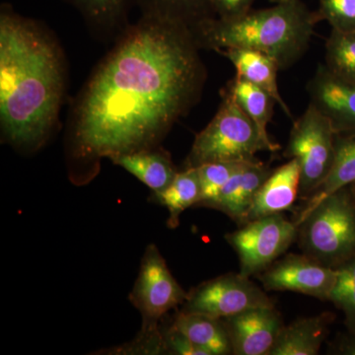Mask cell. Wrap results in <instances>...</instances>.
<instances>
[{
	"instance_id": "cell-23",
	"label": "cell",
	"mask_w": 355,
	"mask_h": 355,
	"mask_svg": "<svg viewBox=\"0 0 355 355\" xmlns=\"http://www.w3.org/2000/svg\"><path fill=\"white\" fill-rule=\"evenodd\" d=\"M324 64L334 76L355 84V33L331 30L326 41Z\"/></svg>"
},
{
	"instance_id": "cell-28",
	"label": "cell",
	"mask_w": 355,
	"mask_h": 355,
	"mask_svg": "<svg viewBox=\"0 0 355 355\" xmlns=\"http://www.w3.org/2000/svg\"><path fill=\"white\" fill-rule=\"evenodd\" d=\"M165 349L169 350L172 354L181 355H209L207 350L198 347L190 338H187L179 331L170 328L169 331L163 336Z\"/></svg>"
},
{
	"instance_id": "cell-27",
	"label": "cell",
	"mask_w": 355,
	"mask_h": 355,
	"mask_svg": "<svg viewBox=\"0 0 355 355\" xmlns=\"http://www.w3.org/2000/svg\"><path fill=\"white\" fill-rule=\"evenodd\" d=\"M315 13L318 22L326 21L334 31L355 33V0H320Z\"/></svg>"
},
{
	"instance_id": "cell-15",
	"label": "cell",
	"mask_w": 355,
	"mask_h": 355,
	"mask_svg": "<svg viewBox=\"0 0 355 355\" xmlns=\"http://www.w3.org/2000/svg\"><path fill=\"white\" fill-rule=\"evenodd\" d=\"M236 69V76L254 84L270 95L287 116L292 119L291 109L280 95L277 85L279 64L275 58L265 53L248 49L231 48L218 51Z\"/></svg>"
},
{
	"instance_id": "cell-13",
	"label": "cell",
	"mask_w": 355,
	"mask_h": 355,
	"mask_svg": "<svg viewBox=\"0 0 355 355\" xmlns=\"http://www.w3.org/2000/svg\"><path fill=\"white\" fill-rule=\"evenodd\" d=\"M300 165L296 159H289L286 164L273 170L261 184L243 224L291 209L300 195Z\"/></svg>"
},
{
	"instance_id": "cell-12",
	"label": "cell",
	"mask_w": 355,
	"mask_h": 355,
	"mask_svg": "<svg viewBox=\"0 0 355 355\" xmlns=\"http://www.w3.org/2000/svg\"><path fill=\"white\" fill-rule=\"evenodd\" d=\"M306 90L311 104L331 121L336 133H355V84L334 76L322 64Z\"/></svg>"
},
{
	"instance_id": "cell-6",
	"label": "cell",
	"mask_w": 355,
	"mask_h": 355,
	"mask_svg": "<svg viewBox=\"0 0 355 355\" xmlns=\"http://www.w3.org/2000/svg\"><path fill=\"white\" fill-rule=\"evenodd\" d=\"M187 297L188 294L173 277L157 247L149 245L130 295V302L142 316L140 342L158 343L165 349L163 336L158 331L159 320L170 310L184 304Z\"/></svg>"
},
{
	"instance_id": "cell-1",
	"label": "cell",
	"mask_w": 355,
	"mask_h": 355,
	"mask_svg": "<svg viewBox=\"0 0 355 355\" xmlns=\"http://www.w3.org/2000/svg\"><path fill=\"white\" fill-rule=\"evenodd\" d=\"M188 26L144 16L96 69L72 120L77 159L148 150L200 100L207 78Z\"/></svg>"
},
{
	"instance_id": "cell-32",
	"label": "cell",
	"mask_w": 355,
	"mask_h": 355,
	"mask_svg": "<svg viewBox=\"0 0 355 355\" xmlns=\"http://www.w3.org/2000/svg\"><path fill=\"white\" fill-rule=\"evenodd\" d=\"M352 191H354V198H355V183L352 184Z\"/></svg>"
},
{
	"instance_id": "cell-24",
	"label": "cell",
	"mask_w": 355,
	"mask_h": 355,
	"mask_svg": "<svg viewBox=\"0 0 355 355\" xmlns=\"http://www.w3.org/2000/svg\"><path fill=\"white\" fill-rule=\"evenodd\" d=\"M254 161V160H253ZM252 161H220L198 166L202 196L197 205L209 207L236 173Z\"/></svg>"
},
{
	"instance_id": "cell-31",
	"label": "cell",
	"mask_w": 355,
	"mask_h": 355,
	"mask_svg": "<svg viewBox=\"0 0 355 355\" xmlns=\"http://www.w3.org/2000/svg\"><path fill=\"white\" fill-rule=\"evenodd\" d=\"M273 3H280V2L288 1V0H270Z\"/></svg>"
},
{
	"instance_id": "cell-5",
	"label": "cell",
	"mask_w": 355,
	"mask_h": 355,
	"mask_svg": "<svg viewBox=\"0 0 355 355\" xmlns=\"http://www.w3.org/2000/svg\"><path fill=\"white\" fill-rule=\"evenodd\" d=\"M304 254L336 268L355 258V198L352 186L322 200L298 225Z\"/></svg>"
},
{
	"instance_id": "cell-7",
	"label": "cell",
	"mask_w": 355,
	"mask_h": 355,
	"mask_svg": "<svg viewBox=\"0 0 355 355\" xmlns=\"http://www.w3.org/2000/svg\"><path fill=\"white\" fill-rule=\"evenodd\" d=\"M336 132L319 109L309 104L294 121L284 156L300 165V195L307 198L330 172L335 158Z\"/></svg>"
},
{
	"instance_id": "cell-29",
	"label": "cell",
	"mask_w": 355,
	"mask_h": 355,
	"mask_svg": "<svg viewBox=\"0 0 355 355\" xmlns=\"http://www.w3.org/2000/svg\"><path fill=\"white\" fill-rule=\"evenodd\" d=\"M256 0H210L217 18L234 19L249 12Z\"/></svg>"
},
{
	"instance_id": "cell-19",
	"label": "cell",
	"mask_w": 355,
	"mask_h": 355,
	"mask_svg": "<svg viewBox=\"0 0 355 355\" xmlns=\"http://www.w3.org/2000/svg\"><path fill=\"white\" fill-rule=\"evenodd\" d=\"M172 328L207 350L209 355L232 354L230 338L222 319L182 311L177 315Z\"/></svg>"
},
{
	"instance_id": "cell-22",
	"label": "cell",
	"mask_w": 355,
	"mask_h": 355,
	"mask_svg": "<svg viewBox=\"0 0 355 355\" xmlns=\"http://www.w3.org/2000/svg\"><path fill=\"white\" fill-rule=\"evenodd\" d=\"M225 91L232 96L238 106L254 121L261 135L266 140L272 141L268 135V125L272 121L273 107L277 103L270 95L263 89L238 76L229 83Z\"/></svg>"
},
{
	"instance_id": "cell-9",
	"label": "cell",
	"mask_w": 355,
	"mask_h": 355,
	"mask_svg": "<svg viewBox=\"0 0 355 355\" xmlns=\"http://www.w3.org/2000/svg\"><path fill=\"white\" fill-rule=\"evenodd\" d=\"M272 306H275L272 301L265 291L250 282V277L241 273H229L193 289L182 311L225 319L253 308Z\"/></svg>"
},
{
	"instance_id": "cell-18",
	"label": "cell",
	"mask_w": 355,
	"mask_h": 355,
	"mask_svg": "<svg viewBox=\"0 0 355 355\" xmlns=\"http://www.w3.org/2000/svg\"><path fill=\"white\" fill-rule=\"evenodd\" d=\"M111 160L137 177L154 193L164 191L178 173L169 155L154 149L121 154L112 157Z\"/></svg>"
},
{
	"instance_id": "cell-4",
	"label": "cell",
	"mask_w": 355,
	"mask_h": 355,
	"mask_svg": "<svg viewBox=\"0 0 355 355\" xmlns=\"http://www.w3.org/2000/svg\"><path fill=\"white\" fill-rule=\"evenodd\" d=\"M279 149V144L261 135L254 121L225 91L216 116L196 137L187 168L220 161L257 160V153Z\"/></svg>"
},
{
	"instance_id": "cell-10",
	"label": "cell",
	"mask_w": 355,
	"mask_h": 355,
	"mask_svg": "<svg viewBox=\"0 0 355 355\" xmlns=\"http://www.w3.org/2000/svg\"><path fill=\"white\" fill-rule=\"evenodd\" d=\"M338 279V270L308 254H291L260 273L266 291H292L328 300Z\"/></svg>"
},
{
	"instance_id": "cell-21",
	"label": "cell",
	"mask_w": 355,
	"mask_h": 355,
	"mask_svg": "<svg viewBox=\"0 0 355 355\" xmlns=\"http://www.w3.org/2000/svg\"><path fill=\"white\" fill-rule=\"evenodd\" d=\"M144 16L175 21L190 29L216 17L210 0H137Z\"/></svg>"
},
{
	"instance_id": "cell-25",
	"label": "cell",
	"mask_w": 355,
	"mask_h": 355,
	"mask_svg": "<svg viewBox=\"0 0 355 355\" xmlns=\"http://www.w3.org/2000/svg\"><path fill=\"white\" fill-rule=\"evenodd\" d=\"M91 24L113 29L125 20L130 0H70Z\"/></svg>"
},
{
	"instance_id": "cell-11",
	"label": "cell",
	"mask_w": 355,
	"mask_h": 355,
	"mask_svg": "<svg viewBox=\"0 0 355 355\" xmlns=\"http://www.w3.org/2000/svg\"><path fill=\"white\" fill-rule=\"evenodd\" d=\"M222 321L236 355L270 354L284 327L275 306L253 308Z\"/></svg>"
},
{
	"instance_id": "cell-2",
	"label": "cell",
	"mask_w": 355,
	"mask_h": 355,
	"mask_svg": "<svg viewBox=\"0 0 355 355\" xmlns=\"http://www.w3.org/2000/svg\"><path fill=\"white\" fill-rule=\"evenodd\" d=\"M64 62L42 26L14 13L0 14V121L7 141L38 148L58 120L64 90Z\"/></svg>"
},
{
	"instance_id": "cell-26",
	"label": "cell",
	"mask_w": 355,
	"mask_h": 355,
	"mask_svg": "<svg viewBox=\"0 0 355 355\" xmlns=\"http://www.w3.org/2000/svg\"><path fill=\"white\" fill-rule=\"evenodd\" d=\"M336 270L338 279L329 301L343 311L349 335L355 336V258Z\"/></svg>"
},
{
	"instance_id": "cell-8",
	"label": "cell",
	"mask_w": 355,
	"mask_h": 355,
	"mask_svg": "<svg viewBox=\"0 0 355 355\" xmlns=\"http://www.w3.org/2000/svg\"><path fill=\"white\" fill-rule=\"evenodd\" d=\"M297 235V225L277 214L247 222L225 238L239 257L240 273L250 277L272 265Z\"/></svg>"
},
{
	"instance_id": "cell-20",
	"label": "cell",
	"mask_w": 355,
	"mask_h": 355,
	"mask_svg": "<svg viewBox=\"0 0 355 355\" xmlns=\"http://www.w3.org/2000/svg\"><path fill=\"white\" fill-rule=\"evenodd\" d=\"M154 196L169 211V227H177L179 217L184 210L200 202L202 188L198 168H187L183 172H178L172 183L164 191Z\"/></svg>"
},
{
	"instance_id": "cell-30",
	"label": "cell",
	"mask_w": 355,
	"mask_h": 355,
	"mask_svg": "<svg viewBox=\"0 0 355 355\" xmlns=\"http://www.w3.org/2000/svg\"><path fill=\"white\" fill-rule=\"evenodd\" d=\"M340 354L355 355V336L349 335L343 338L338 347Z\"/></svg>"
},
{
	"instance_id": "cell-14",
	"label": "cell",
	"mask_w": 355,
	"mask_h": 355,
	"mask_svg": "<svg viewBox=\"0 0 355 355\" xmlns=\"http://www.w3.org/2000/svg\"><path fill=\"white\" fill-rule=\"evenodd\" d=\"M272 171L263 162L252 161L229 180L207 207L220 210L233 220L243 224L257 193Z\"/></svg>"
},
{
	"instance_id": "cell-17",
	"label": "cell",
	"mask_w": 355,
	"mask_h": 355,
	"mask_svg": "<svg viewBox=\"0 0 355 355\" xmlns=\"http://www.w3.org/2000/svg\"><path fill=\"white\" fill-rule=\"evenodd\" d=\"M333 319L330 314H322L297 320L289 326H284L268 355L319 354Z\"/></svg>"
},
{
	"instance_id": "cell-3",
	"label": "cell",
	"mask_w": 355,
	"mask_h": 355,
	"mask_svg": "<svg viewBox=\"0 0 355 355\" xmlns=\"http://www.w3.org/2000/svg\"><path fill=\"white\" fill-rule=\"evenodd\" d=\"M318 23L316 13L304 2L288 0L251 9L234 19L210 18L191 30L200 50L259 51L275 58L280 69H286L305 55Z\"/></svg>"
},
{
	"instance_id": "cell-16",
	"label": "cell",
	"mask_w": 355,
	"mask_h": 355,
	"mask_svg": "<svg viewBox=\"0 0 355 355\" xmlns=\"http://www.w3.org/2000/svg\"><path fill=\"white\" fill-rule=\"evenodd\" d=\"M355 183V133H336L335 158L330 172L316 190L306 198L294 223L298 225L322 200Z\"/></svg>"
}]
</instances>
